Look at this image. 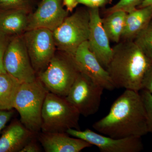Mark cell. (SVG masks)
I'll use <instances>...</instances> for the list:
<instances>
[{
    "label": "cell",
    "instance_id": "obj_1",
    "mask_svg": "<svg viewBox=\"0 0 152 152\" xmlns=\"http://www.w3.org/2000/svg\"><path fill=\"white\" fill-rule=\"evenodd\" d=\"M93 128L114 138L142 137L150 132L140 92L125 90L114 102L107 115L95 122Z\"/></svg>",
    "mask_w": 152,
    "mask_h": 152
},
{
    "label": "cell",
    "instance_id": "obj_2",
    "mask_svg": "<svg viewBox=\"0 0 152 152\" xmlns=\"http://www.w3.org/2000/svg\"><path fill=\"white\" fill-rule=\"evenodd\" d=\"M152 61L133 41L122 40L113 48L111 59L106 68L115 88L140 92Z\"/></svg>",
    "mask_w": 152,
    "mask_h": 152
},
{
    "label": "cell",
    "instance_id": "obj_3",
    "mask_svg": "<svg viewBox=\"0 0 152 152\" xmlns=\"http://www.w3.org/2000/svg\"><path fill=\"white\" fill-rule=\"evenodd\" d=\"M48 91L37 78L21 83L14 102L13 108L18 112L21 122L33 132L41 131L42 109Z\"/></svg>",
    "mask_w": 152,
    "mask_h": 152
},
{
    "label": "cell",
    "instance_id": "obj_4",
    "mask_svg": "<svg viewBox=\"0 0 152 152\" xmlns=\"http://www.w3.org/2000/svg\"><path fill=\"white\" fill-rule=\"evenodd\" d=\"M80 114L65 98L48 92L41 115L43 132H66L69 129L80 130Z\"/></svg>",
    "mask_w": 152,
    "mask_h": 152
},
{
    "label": "cell",
    "instance_id": "obj_5",
    "mask_svg": "<svg viewBox=\"0 0 152 152\" xmlns=\"http://www.w3.org/2000/svg\"><path fill=\"white\" fill-rule=\"evenodd\" d=\"M90 14L88 8L77 10L53 31L56 47L70 57L89 36Z\"/></svg>",
    "mask_w": 152,
    "mask_h": 152
},
{
    "label": "cell",
    "instance_id": "obj_6",
    "mask_svg": "<svg viewBox=\"0 0 152 152\" xmlns=\"http://www.w3.org/2000/svg\"><path fill=\"white\" fill-rule=\"evenodd\" d=\"M64 56H54L38 78L49 92L65 98L80 72L72 59Z\"/></svg>",
    "mask_w": 152,
    "mask_h": 152
},
{
    "label": "cell",
    "instance_id": "obj_7",
    "mask_svg": "<svg viewBox=\"0 0 152 152\" xmlns=\"http://www.w3.org/2000/svg\"><path fill=\"white\" fill-rule=\"evenodd\" d=\"M104 89L101 85L80 72L65 98L80 115L88 117L99 111Z\"/></svg>",
    "mask_w": 152,
    "mask_h": 152
},
{
    "label": "cell",
    "instance_id": "obj_8",
    "mask_svg": "<svg viewBox=\"0 0 152 152\" xmlns=\"http://www.w3.org/2000/svg\"><path fill=\"white\" fill-rule=\"evenodd\" d=\"M23 38L33 67L36 73H39L55 56L53 32L45 28L34 29L26 31Z\"/></svg>",
    "mask_w": 152,
    "mask_h": 152
},
{
    "label": "cell",
    "instance_id": "obj_9",
    "mask_svg": "<svg viewBox=\"0 0 152 152\" xmlns=\"http://www.w3.org/2000/svg\"><path fill=\"white\" fill-rule=\"evenodd\" d=\"M4 64L6 72L21 83L34 81L37 78L23 37L14 38L8 44Z\"/></svg>",
    "mask_w": 152,
    "mask_h": 152
},
{
    "label": "cell",
    "instance_id": "obj_10",
    "mask_svg": "<svg viewBox=\"0 0 152 152\" xmlns=\"http://www.w3.org/2000/svg\"><path fill=\"white\" fill-rule=\"evenodd\" d=\"M66 132L72 137L96 146L102 152H140L144 148L140 137L114 138L88 129L84 131L70 129Z\"/></svg>",
    "mask_w": 152,
    "mask_h": 152
},
{
    "label": "cell",
    "instance_id": "obj_11",
    "mask_svg": "<svg viewBox=\"0 0 152 152\" xmlns=\"http://www.w3.org/2000/svg\"><path fill=\"white\" fill-rule=\"evenodd\" d=\"M71 57L80 72L101 85L104 89L112 91L115 88L107 70L90 50L88 41L81 44Z\"/></svg>",
    "mask_w": 152,
    "mask_h": 152
},
{
    "label": "cell",
    "instance_id": "obj_12",
    "mask_svg": "<svg viewBox=\"0 0 152 152\" xmlns=\"http://www.w3.org/2000/svg\"><path fill=\"white\" fill-rule=\"evenodd\" d=\"M89 36L88 42L90 50L105 69L111 59L113 48L104 30L99 8H88Z\"/></svg>",
    "mask_w": 152,
    "mask_h": 152
},
{
    "label": "cell",
    "instance_id": "obj_13",
    "mask_svg": "<svg viewBox=\"0 0 152 152\" xmlns=\"http://www.w3.org/2000/svg\"><path fill=\"white\" fill-rule=\"evenodd\" d=\"M61 0H42L37 10L28 17L26 31L45 28L53 31L68 16Z\"/></svg>",
    "mask_w": 152,
    "mask_h": 152
},
{
    "label": "cell",
    "instance_id": "obj_14",
    "mask_svg": "<svg viewBox=\"0 0 152 152\" xmlns=\"http://www.w3.org/2000/svg\"><path fill=\"white\" fill-rule=\"evenodd\" d=\"M37 137L46 152H80L92 146L82 139L72 137L66 132H39Z\"/></svg>",
    "mask_w": 152,
    "mask_h": 152
},
{
    "label": "cell",
    "instance_id": "obj_15",
    "mask_svg": "<svg viewBox=\"0 0 152 152\" xmlns=\"http://www.w3.org/2000/svg\"><path fill=\"white\" fill-rule=\"evenodd\" d=\"M37 134L26 127L20 121L14 122L0 137V152H20Z\"/></svg>",
    "mask_w": 152,
    "mask_h": 152
},
{
    "label": "cell",
    "instance_id": "obj_16",
    "mask_svg": "<svg viewBox=\"0 0 152 152\" xmlns=\"http://www.w3.org/2000/svg\"><path fill=\"white\" fill-rule=\"evenodd\" d=\"M152 18V6L137 8L128 13L121 39L133 41Z\"/></svg>",
    "mask_w": 152,
    "mask_h": 152
},
{
    "label": "cell",
    "instance_id": "obj_17",
    "mask_svg": "<svg viewBox=\"0 0 152 152\" xmlns=\"http://www.w3.org/2000/svg\"><path fill=\"white\" fill-rule=\"evenodd\" d=\"M28 10H10L0 15V31L5 34H18L26 31L28 17Z\"/></svg>",
    "mask_w": 152,
    "mask_h": 152
},
{
    "label": "cell",
    "instance_id": "obj_18",
    "mask_svg": "<svg viewBox=\"0 0 152 152\" xmlns=\"http://www.w3.org/2000/svg\"><path fill=\"white\" fill-rule=\"evenodd\" d=\"M21 83L7 72L0 73V110L13 108L14 100Z\"/></svg>",
    "mask_w": 152,
    "mask_h": 152
},
{
    "label": "cell",
    "instance_id": "obj_19",
    "mask_svg": "<svg viewBox=\"0 0 152 152\" xmlns=\"http://www.w3.org/2000/svg\"><path fill=\"white\" fill-rule=\"evenodd\" d=\"M127 15L124 11H115L102 19L103 27L110 41L116 44L121 41Z\"/></svg>",
    "mask_w": 152,
    "mask_h": 152
},
{
    "label": "cell",
    "instance_id": "obj_20",
    "mask_svg": "<svg viewBox=\"0 0 152 152\" xmlns=\"http://www.w3.org/2000/svg\"><path fill=\"white\" fill-rule=\"evenodd\" d=\"M133 41L152 61V18Z\"/></svg>",
    "mask_w": 152,
    "mask_h": 152
},
{
    "label": "cell",
    "instance_id": "obj_21",
    "mask_svg": "<svg viewBox=\"0 0 152 152\" xmlns=\"http://www.w3.org/2000/svg\"><path fill=\"white\" fill-rule=\"evenodd\" d=\"M143 0H120L115 4L107 9L105 13H111L115 11H122L129 13L137 8Z\"/></svg>",
    "mask_w": 152,
    "mask_h": 152
},
{
    "label": "cell",
    "instance_id": "obj_22",
    "mask_svg": "<svg viewBox=\"0 0 152 152\" xmlns=\"http://www.w3.org/2000/svg\"><path fill=\"white\" fill-rule=\"evenodd\" d=\"M141 96L146 114L150 132L152 133V94L146 90H141Z\"/></svg>",
    "mask_w": 152,
    "mask_h": 152
},
{
    "label": "cell",
    "instance_id": "obj_23",
    "mask_svg": "<svg viewBox=\"0 0 152 152\" xmlns=\"http://www.w3.org/2000/svg\"><path fill=\"white\" fill-rule=\"evenodd\" d=\"M30 3V0H0V7L10 10L17 9L28 10Z\"/></svg>",
    "mask_w": 152,
    "mask_h": 152
},
{
    "label": "cell",
    "instance_id": "obj_24",
    "mask_svg": "<svg viewBox=\"0 0 152 152\" xmlns=\"http://www.w3.org/2000/svg\"><path fill=\"white\" fill-rule=\"evenodd\" d=\"M6 34L0 31V73L7 72L4 64V57L8 45Z\"/></svg>",
    "mask_w": 152,
    "mask_h": 152
},
{
    "label": "cell",
    "instance_id": "obj_25",
    "mask_svg": "<svg viewBox=\"0 0 152 152\" xmlns=\"http://www.w3.org/2000/svg\"><path fill=\"white\" fill-rule=\"evenodd\" d=\"M78 4H82L88 8H99L110 2L111 0H77Z\"/></svg>",
    "mask_w": 152,
    "mask_h": 152
},
{
    "label": "cell",
    "instance_id": "obj_26",
    "mask_svg": "<svg viewBox=\"0 0 152 152\" xmlns=\"http://www.w3.org/2000/svg\"><path fill=\"white\" fill-rule=\"evenodd\" d=\"M142 89L146 90L152 94V64L144 77Z\"/></svg>",
    "mask_w": 152,
    "mask_h": 152
},
{
    "label": "cell",
    "instance_id": "obj_27",
    "mask_svg": "<svg viewBox=\"0 0 152 152\" xmlns=\"http://www.w3.org/2000/svg\"><path fill=\"white\" fill-rule=\"evenodd\" d=\"M13 115V112L11 110H0V132L5 127Z\"/></svg>",
    "mask_w": 152,
    "mask_h": 152
},
{
    "label": "cell",
    "instance_id": "obj_28",
    "mask_svg": "<svg viewBox=\"0 0 152 152\" xmlns=\"http://www.w3.org/2000/svg\"><path fill=\"white\" fill-rule=\"evenodd\" d=\"M34 138L25 145L20 152H39L41 151L40 148Z\"/></svg>",
    "mask_w": 152,
    "mask_h": 152
},
{
    "label": "cell",
    "instance_id": "obj_29",
    "mask_svg": "<svg viewBox=\"0 0 152 152\" xmlns=\"http://www.w3.org/2000/svg\"><path fill=\"white\" fill-rule=\"evenodd\" d=\"M63 4L65 6L68 12H72L78 4L77 0H64Z\"/></svg>",
    "mask_w": 152,
    "mask_h": 152
},
{
    "label": "cell",
    "instance_id": "obj_30",
    "mask_svg": "<svg viewBox=\"0 0 152 152\" xmlns=\"http://www.w3.org/2000/svg\"><path fill=\"white\" fill-rule=\"evenodd\" d=\"M148 6H152V0H143L137 8L144 7Z\"/></svg>",
    "mask_w": 152,
    "mask_h": 152
}]
</instances>
